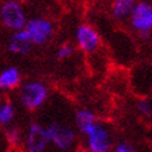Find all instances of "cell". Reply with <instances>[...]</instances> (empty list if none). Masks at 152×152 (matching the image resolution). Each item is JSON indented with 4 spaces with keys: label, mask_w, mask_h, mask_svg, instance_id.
Wrapping results in <instances>:
<instances>
[{
    "label": "cell",
    "mask_w": 152,
    "mask_h": 152,
    "mask_svg": "<svg viewBox=\"0 0 152 152\" xmlns=\"http://www.w3.org/2000/svg\"><path fill=\"white\" fill-rule=\"evenodd\" d=\"M18 99L20 103L27 110H38L39 107L45 105V102L49 98V88L45 83L31 80L27 83L21 84L18 87Z\"/></svg>",
    "instance_id": "obj_1"
},
{
    "label": "cell",
    "mask_w": 152,
    "mask_h": 152,
    "mask_svg": "<svg viewBox=\"0 0 152 152\" xmlns=\"http://www.w3.org/2000/svg\"><path fill=\"white\" fill-rule=\"evenodd\" d=\"M48 141L50 145L59 149V151H69L75 144V131L73 127L67 124H61L57 121H53L45 127Z\"/></svg>",
    "instance_id": "obj_2"
},
{
    "label": "cell",
    "mask_w": 152,
    "mask_h": 152,
    "mask_svg": "<svg viewBox=\"0 0 152 152\" xmlns=\"http://www.w3.org/2000/svg\"><path fill=\"white\" fill-rule=\"evenodd\" d=\"M23 32L31 45H43L53 37L55 27L50 20L37 17V18L27 20Z\"/></svg>",
    "instance_id": "obj_3"
},
{
    "label": "cell",
    "mask_w": 152,
    "mask_h": 152,
    "mask_svg": "<svg viewBox=\"0 0 152 152\" xmlns=\"http://www.w3.org/2000/svg\"><path fill=\"white\" fill-rule=\"evenodd\" d=\"M27 14L18 0H4L0 6V21L11 31L23 29L27 23Z\"/></svg>",
    "instance_id": "obj_4"
},
{
    "label": "cell",
    "mask_w": 152,
    "mask_h": 152,
    "mask_svg": "<svg viewBox=\"0 0 152 152\" xmlns=\"http://www.w3.org/2000/svg\"><path fill=\"white\" fill-rule=\"evenodd\" d=\"M85 137V145L89 152H110L112 151V137L109 130L98 121L89 130Z\"/></svg>",
    "instance_id": "obj_5"
},
{
    "label": "cell",
    "mask_w": 152,
    "mask_h": 152,
    "mask_svg": "<svg viewBox=\"0 0 152 152\" xmlns=\"http://www.w3.org/2000/svg\"><path fill=\"white\" fill-rule=\"evenodd\" d=\"M23 145L25 152H46L49 141L45 127L39 123H32L28 126L23 137Z\"/></svg>",
    "instance_id": "obj_6"
},
{
    "label": "cell",
    "mask_w": 152,
    "mask_h": 152,
    "mask_svg": "<svg viewBox=\"0 0 152 152\" xmlns=\"http://www.w3.org/2000/svg\"><path fill=\"white\" fill-rule=\"evenodd\" d=\"M131 27L141 34L142 37H147L152 32V6L148 3H137L133 13L129 17Z\"/></svg>",
    "instance_id": "obj_7"
},
{
    "label": "cell",
    "mask_w": 152,
    "mask_h": 152,
    "mask_svg": "<svg viewBox=\"0 0 152 152\" xmlns=\"http://www.w3.org/2000/svg\"><path fill=\"white\" fill-rule=\"evenodd\" d=\"M75 43L84 53H94L101 46V37L92 25L81 24L75 29Z\"/></svg>",
    "instance_id": "obj_8"
},
{
    "label": "cell",
    "mask_w": 152,
    "mask_h": 152,
    "mask_svg": "<svg viewBox=\"0 0 152 152\" xmlns=\"http://www.w3.org/2000/svg\"><path fill=\"white\" fill-rule=\"evenodd\" d=\"M21 85V73L17 67H7L0 73V89L14 91Z\"/></svg>",
    "instance_id": "obj_9"
},
{
    "label": "cell",
    "mask_w": 152,
    "mask_h": 152,
    "mask_svg": "<svg viewBox=\"0 0 152 152\" xmlns=\"http://www.w3.org/2000/svg\"><path fill=\"white\" fill-rule=\"evenodd\" d=\"M74 121H75V126H77V129L80 130L81 134H87L98 123L95 113L89 109H85V107H81L75 112Z\"/></svg>",
    "instance_id": "obj_10"
},
{
    "label": "cell",
    "mask_w": 152,
    "mask_h": 152,
    "mask_svg": "<svg viewBox=\"0 0 152 152\" xmlns=\"http://www.w3.org/2000/svg\"><path fill=\"white\" fill-rule=\"evenodd\" d=\"M7 48H9V50L11 52V53H14V55L24 56L31 52L32 45L28 42L27 37H25L23 32V29H20V31H15V32L13 34V37L10 38Z\"/></svg>",
    "instance_id": "obj_11"
},
{
    "label": "cell",
    "mask_w": 152,
    "mask_h": 152,
    "mask_svg": "<svg viewBox=\"0 0 152 152\" xmlns=\"http://www.w3.org/2000/svg\"><path fill=\"white\" fill-rule=\"evenodd\" d=\"M135 4V0H113L112 14L116 20H126L131 15Z\"/></svg>",
    "instance_id": "obj_12"
},
{
    "label": "cell",
    "mask_w": 152,
    "mask_h": 152,
    "mask_svg": "<svg viewBox=\"0 0 152 152\" xmlns=\"http://www.w3.org/2000/svg\"><path fill=\"white\" fill-rule=\"evenodd\" d=\"M14 119H15V106H14L13 102H0V126L1 127L11 126Z\"/></svg>",
    "instance_id": "obj_13"
},
{
    "label": "cell",
    "mask_w": 152,
    "mask_h": 152,
    "mask_svg": "<svg viewBox=\"0 0 152 152\" xmlns=\"http://www.w3.org/2000/svg\"><path fill=\"white\" fill-rule=\"evenodd\" d=\"M23 133L20 131V129L14 127V126H7L6 127V140L7 142L11 145H20L23 144Z\"/></svg>",
    "instance_id": "obj_14"
},
{
    "label": "cell",
    "mask_w": 152,
    "mask_h": 152,
    "mask_svg": "<svg viewBox=\"0 0 152 152\" xmlns=\"http://www.w3.org/2000/svg\"><path fill=\"white\" fill-rule=\"evenodd\" d=\"M74 50H75V48L71 43H63L59 48V50H57V59L60 60L69 59V57H71L74 55Z\"/></svg>",
    "instance_id": "obj_15"
},
{
    "label": "cell",
    "mask_w": 152,
    "mask_h": 152,
    "mask_svg": "<svg viewBox=\"0 0 152 152\" xmlns=\"http://www.w3.org/2000/svg\"><path fill=\"white\" fill-rule=\"evenodd\" d=\"M137 110L140 112V115L144 117H149L152 115V103L149 99H141L137 103Z\"/></svg>",
    "instance_id": "obj_16"
},
{
    "label": "cell",
    "mask_w": 152,
    "mask_h": 152,
    "mask_svg": "<svg viewBox=\"0 0 152 152\" xmlns=\"http://www.w3.org/2000/svg\"><path fill=\"white\" fill-rule=\"evenodd\" d=\"M113 152H135V149L127 142H119L113 148Z\"/></svg>",
    "instance_id": "obj_17"
}]
</instances>
